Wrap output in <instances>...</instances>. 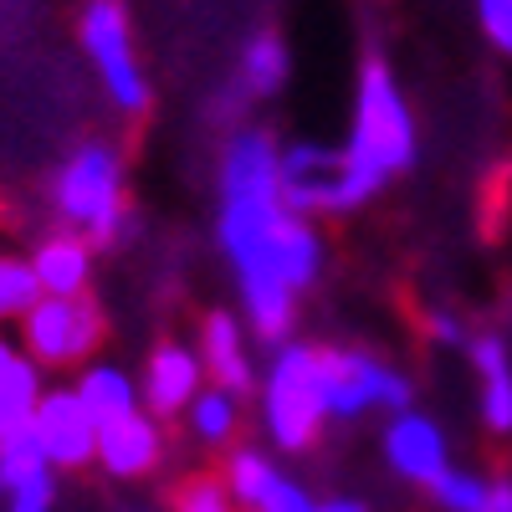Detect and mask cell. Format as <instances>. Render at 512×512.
<instances>
[{
  "label": "cell",
  "mask_w": 512,
  "mask_h": 512,
  "mask_svg": "<svg viewBox=\"0 0 512 512\" xmlns=\"http://www.w3.org/2000/svg\"><path fill=\"white\" fill-rule=\"evenodd\" d=\"M159 461H164V436L144 410L98 425V466L113 482H139Z\"/></svg>",
  "instance_id": "obj_12"
},
{
  "label": "cell",
  "mask_w": 512,
  "mask_h": 512,
  "mask_svg": "<svg viewBox=\"0 0 512 512\" xmlns=\"http://www.w3.org/2000/svg\"><path fill=\"white\" fill-rule=\"evenodd\" d=\"M323 512H369L359 497H333V502H323Z\"/></svg>",
  "instance_id": "obj_29"
},
{
  "label": "cell",
  "mask_w": 512,
  "mask_h": 512,
  "mask_svg": "<svg viewBox=\"0 0 512 512\" xmlns=\"http://www.w3.org/2000/svg\"><path fill=\"white\" fill-rule=\"evenodd\" d=\"M287 72H292V62H287L282 36H277V31H262V36H251V41H246L236 88H241L246 98H272L282 82H287Z\"/></svg>",
  "instance_id": "obj_16"
},
{
  "label": "cell",
  "mask_w": 512,
  "mask_h": 512,
  "mask_svg": "<svg viewBox=\"0 0 512 512\" xmlns=\"http://www.w3.org/2000/svg\"><path fill=\"white\" fill-rule=\"evenodd\" d=\"M262 410H267V436L277 441V451L297 456L308 451L323 431V364L318 349L308 344H282L277 364L267 374V390H262Z\"/></svg>",
  "instance_id": "obj_4"
},
{
  "label": "cell",
  "mask_w": 512,
  "mask_h": 512,
  "mask_svg": "<svg viewBox=\"0 0 512 512\" xmlns=\"http://www.w3.org/2000/svg\"><path fill=\"white\" fill-rule=\"evenodd\" d=\"M282 205L292 216H349L344 210V149L323 144H292L277 159Z\"/></svg>",
  "instance_id": "obj_8"
},
{
  "label": "cell",
  "mask_w": 512,
  "mask_h": 512,
  "mask_svg": "<svg viewBox=\"0 0 512 512\" xmlns=\"http://www.w3.org/2000/svg\"><path fill=\"white\" fill-rule=\"evenodd\" d=\"M415 164V113L395 88V72L379 57L359 67V108L354 134L344 144V210L374 200L395 175Z\"/></svg>",
  "instance_id": "obj_2"
},
{
  "label": "cell",
  "mask_w": 512,
  "mask_h": 512,
  "mask_svg": "<svg viewBox=\"0 0 512 512\" xmlns=\"http://www.w3.org/2000/svg\"><path fill=\"white\" fill-rule=\"evenodd\" d=\"M277 159L282 149L272 144V134L236 128L221 159V226H216L236 267L251 328L272 338V344L287 338L292 313H297V297L277 277V251L292 226V210L282 205V185H277Z\"/></svg>",
  "instance_id": "obj_1"
},
{
  "label": "cell",
  "mask_w": 512,
  "mask_h": 512,
  "mask_svg": "<svg viewBox=\"0 0 512 512\" xmlns=\"http://www.w3.org/2000/svg\"><path fill=\"white\" fill-rule=\"evenodd\" d=\"M57 216L88 236V246H118L139 231V216L123 205V159L108 144H82L57 175Z\"/></svg>",
  "instance_id": "obj_3"
},
{
  "label": "cell",
  "mask_w": 512,
  "mask_h": 512,
  "mask_svg": "<svg viewBox=\"0 0 512 512\" xmlns=\"http://www.w3.org/2000/svg\"><path fill=\"white\" fill-rule=\"evenodd\" d=\"M41 405V364H31L26 354H16L0 369V436L26 425Z\"/></svg>",
  "instance_id": "obj_20"
},
{
  "label": "cell",
  "mask_w": 512,
  "mask_h": 512,
  "mask_svg": "<svg viewBox=\"0 0 512 512\" xmlns=\"http://www.w3.org/2000/svg\"><path fill=\"white\" fill-rule=\"evenodd\" d=\"M185 420H190V431H195V441H200V446L221 451V446H231V441H236V431H241V405H236V395H231V390L210 384V390H200V395H195V405L185 410Z\"/></svg>",
  "instance_id": "obj_19"
},
{
  "label": "cell",
  "mask_w": 512,
  "mask_h": 512,
  "mask_svg": "<svg viewBox=\"0 0 512 512\" xmlns=\"http://www.w3.org/2000/svg\"><path fill=\"white\" fill-rule=\"evenodd\" d=\"M323 364V410L328 420H359L364 410H410V379L359 349H318Z\"/></svg>",
  "instance_id": "obj_6"
},
{
  "label": "cell",
  "mask_w": 512,
  "mask_h": 512,
  "mask_svg": "<svg viewBox=\"0 0 512 512\" xmlns=\"http://www.w3.org/2000/svg\"><path fill=\"white\" fill-rule=\"evenodd\" d=\"M41 297H47V292H41L31 262H21V256H11V251H0V328L21 323L41 303Z\"/></svg>",
  "instance_id": "obj_22"
},
{
  "label": "cell",
  "mask_w": 512,
  "mask_h": 512,
  "mask_svg": "<svg viewBox=\"0 0 512 512\" xmlns=\"http://www.w3.org/2000/svg\"><path fill=\"white\" fill-rule=\"evenodd\" d=\"M47 466H52V461H47V446H41V436H36L31 420L0 436V492L16 487V482H26V477H36V472H47Z\"/></svg>",
  "instance_id": "obj_21"
},
{
  "label": "cell",
  "mask_w": 512,
  "mask_h": 512,
  "mask_svg": "<svg viewBox=\"0 0 512 512\" xmlns=\"http://www.w3.org/2000/svg\"><path fill=\"white\" fill-rule=\"evenodd\" d=\"M482 420L492 436L512 431V369L502 374H482Z\"/></svg>",
  "instance_id": "obj_24"
},
{
  "label": "cell",
  "mask_w": 512,
  "mask_h": 512,
  "mask_svg": "<svg viewBox=\"0 0 512 512\" xmlns=\"http://www.w3.org/2000/svg\"><path fill=\"white\" fill-rule=\"evenodd\" d=\"M31 425L41 446H47V461L62 466V472H82L88 461H98V420L88 415L77 390H47Z\"/></svg>",
  "instance_id": "obj_9"
},
{
  "label": "cell",
  "mask_w": 512,
  "mask_h": 512,
  "mask_svg": "<svg viewBox=\"0 0 512 512\" xmlns=\"http://www.w3.org/2000/svg\"><path fill=\"white\" fill-rule=\"evenodd\" d=\"M431 497L446 512H512V482L507 477H472V472H446Z\"/></svg>",
  "instance_id": "obj_15"
},
{
  "label": "cell",
  "mask_w": 512,
  "mask_h": 512,
  "mask_svg": "<svg viewBox=\"0 0 512 512\" xmlns=\"http://www.w3.org/2000/svg\"><path fill=\"white\" fill-rule=\"evenodd\" d=\"M169 512H236L226 472H190L175 492H169Z\"/></svg>",
  "instance_id": "obj_23"
},
{
  "label": "cell",
  "mask_w": 512,
  "mask_h": 512,
  "mask_svg": "<svg viewBox=\"0 0 512 512\" xmlns=\"http://www.w3.org/2000/svg\"><path fill=\"white\" fill-rule=\"evenodd\" d=\"M200 364L216 374V384L221 390H231V395H251V384H256V374H251V359H246V344H241V328H236V318L231 313H205L200 318Z\"/></svg>",
  "instance_id": "obj_14"
},
{
  "label": "cell",
  "mask_w": 512,
  "mask_h": 512,
  "mask_svg": "<svg viewBox=\"0 0 512 512\" xmlns=\"http://www.w3.org/2000/svg\"><path fill=\"white\" fill-rule=\"evenodd\" d=\"M477 16H482V31L492 47L512 57V0H477Z\"/></svg>",
  "instance_id": "obj_26"
},
{
  "label": "cell",
  "mask_w": 512,
  "mask_h": 512,
  "mask_svg": "<svg viewBox=\"0 0 512 512\" xmlns=\"http://www.w3.org/2000/svg\"><path fill=\"white\" fill-rule=\"evenodd\" d=\"M31 272L47 297H82V287L93 282V246L88 236H47L31 256Z\"/></svg>",
  "instance_id": "obj_13"
},
{
  "label": "cell",
  "mask_w": 512,
  "mask_h": 512,
  "mask_svg": "<svg viewBox=\"0 0 512 512\" xmlns=\"http://www.w3.org/2000/svg\"><path fill=\"white\" fill-rule=\"evenodd\" d=\"M77 395H82V405H88V415H93L98 425L123 420V415H134V410H139V384L128 379L123 369H108V364H98V369L82 374Z\"/></svg>",
  "instance_id": "obj_17"
},
{
  "label": "cell",
  "mask_w": 512,
  "mask_h": 512,
  "mask_svg": "<svg viewBox=\"0 0 512 512\" xmlns=\"http://www.w3.org/2000/svg\"><path fill=\"white\" fill-rule=\"evenodd\" d=\"M425 328H431V338H441V344H461V318L456 313H425Z\"/></svg>",
  "instance_id": "obj_28"
},
{
  "label": "cell",
  "mask_w": 512,
  "mask_h": 512,
  "mask_svg": "<svg viewBox=\"0 0 512 512\" xmlns=\"http://www.w3.org/2000/svg\"><path fill=\"white\" fill-rule=\"evenodd\" d=\"M82 47L98 62V77L108 98L118 103V113L128 118H144L149 113V82L139 72V57H134V36H128V16L118 0H88L82 6Z\"/></svg>",
  "instance_id": "obj_7"
},
{
  "label": "cell",
  "mask_w": 512,
  "mask_h": 512,
  "mask_svg": "<svg viewBox=\"0 0 512 512\" xmlns=\"http://www.w3.org/2000/svg\"><path fill=\"white\" fill-rule=\"evenodd\" d=\"M277 482H282V472H277L272 456H262L256 446H236V451H231V461H226V487H231L236 507L262 512V502L277 492Z\"/></svg>",
  "instance_id": "obj_18"
},
{
  "label": "cell",
  "mask_w": 512,
  "mask_h": 512,
  "mask_svg": "<svg viewBox=\"0 0 512 512\" xmlns=\"http://www.w3.org/2000/svg\"><path fill=\"white\" fill-rule=\"evenodd\" d=\"M384 461H390L405 482H420V487H436L451 472L441 425L415 415V410H405V415L390 420V431H384Z\"/></svg>",
  "instance_id": "obj_11"
},
{
  "label": "cell",
  "mask_w": 512,
  "mask_h": 512,
  "mask_svg": "<svg viewBox=\"0 0 512 512\" xmlns=\"http://www.w3.org/2000/svg\"><path fill=\"white\" fill-rule=\"evenodd\" d=\"M108 338V318L93 297H41L21 318V349L41 369L88 364V354Z\"/></svg>",
  "instance_id": "obj_5"
},
{
  "label": "cell",
  "mask_w": 512,
  "mask_h": 512,
  "mask_svg": "<svg viewBox=\"0 0 512 512\" xmlns=\"http://www.w3.org/2000/svg\"><path fill=\"white\" fill-rule=\"evenodd\" d=\"M200 374H205V364H200L185 344L164 338V344L149 354V364H144V384H139V395H144L149 415H159V420L185 415V410L195 405V395L205 390Z\"/></svg>",
  "instance_id": "obj_10"
},
{
  "label": "cell",
  "mask_w": 512,
  "mask_h": 512,
  "mask_svg": "<svg viewBox=\"0 0 512 512\" xmlns=\"http://www.w3.org/2000/svg\"><path fill=\"white\" fill-rule=\"evenodd\" d=\"M262 512H323V502H313L297 482H287V477H282V482H277V492L262 502Z\"/></svg>",
  "instance_id": "obj_27"
},
{
  "label": "cell",
  "mask_w": 512,
  "mask_h": 512,
  "mask_svg": "<svg viewBox=\"0 0 512 512\" xmlns=\"http://www.w3.org/2000/svg\"><path fill=\"white\" fill-rule=\"evenodd\" d=\"M0 497H6V512H52V502H57V466H47V472H36V477H26L16 487H6Z\"/></svg>",
  "instance_id": "obj_25"
},
{
  "label": "cell",
  "mask_w": 512,
  "mask_h": 512,
  "mask_svg": "<svg viewBox=\"0 0 512 512\" xmlns=\"http://www.w3.org/2000/svg\"><path fill=\"white\" fill-rule=\"evenodd\" d=\"M16 354H21V349H16V344H11V338H0V369H6V364H11V359H16Z\"/></svg>",
  "instance_id": "obj_30"
}]
</instances>
